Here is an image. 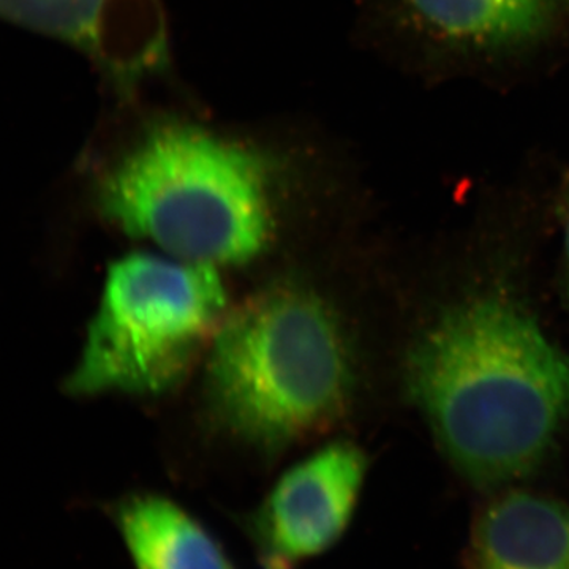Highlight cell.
<instances>
[{
    "label": "cell",
    "instance_id": "5",
    "mask_svg": "<svg viewBox=\"0 0 569 569\" xmlns=\"http://www.w3.org/2000/svg\"><path fill=\"white\" fill-rule=\"evenodd\" d=\"M367 473L365 452L346 441L288 468L242 520L263 569H301L339 545L353 520Z\"/></svg>",
    "mask_w": 569,
    "mask_h": 569
},
{
    "label": "cell",
    "instance_id": "10",
    "mask_svg": "<svg viewBox=\"0 0 569 569\" xmlns=\"http://www.w3.org/2000/svg\"><path fill=\"white\" fill-rule=\"evenodd\" d=\"M103 0H0V17L88 47Z\"/></svg>",
    "mask_w": 569,
    "mask_h": 569
},
{
    "label": "cell",
    "instance_id": "1",
    "mask_svg": "<svg viewBox=\"0 0 569 569\" xmlns=\"http://www.w3.org/2000/svg\"><path fill=\"white\" fill-rule=\"evenodd\" d=\"M408 387L443 451L478 486L529 475L569 417V358L519 307L449 310L408 358Z\"/></svg>",
    "mask_w": 569,
    "mask_h": 569
},
{
    "label": "cell",
    "instance_id": "7",
    "mask_svg": "<svg viewBox=\"0 0 569 569\" xmlns=\"http://www.w3.org/2000/svg\"><path fill=\"white\" fill-rule=\"evenodd\" d=\"M473 569H569V507L527 492L498 497L471 533Z\"/></svg>",
    "mask_w": 569,
    "mask_h": 569
},
{
    "label": "cell",
    "instance_id": "4",
    "mask_svg": "<svg viewBox=\"0 0 569 569\" xmlns=\"http://www.w3.org/2000/svg\"><path fill=\"white\" fill-rule=\"evenodd\" d=\"M219 268L134 252L108 268L80 361L74 396H156L186 378L227 310Z\"/></svg>",
    "mask_w": 569,
    "mask_h": 569
},
{
    "label": "cell",
    "instance_id": "2",
    "mask_svg": "<svg viewBox=\"0 0 569 569\" xmlns=\"http://www.w3.org/2000/svg\"><path fill=\"white\" fill-rule=\"evenodd\" d=\"M284 167L272 149L159 119L104 171L96 201L123 233L176 260L244 264L272 241Z\"/></svg>",
    "mask_w": 569,
    "mask_h": 569
},
{
    "label": "cell",
    "instance_id": "11",
    "mask_svg": "<svg viewBox=\"0 0 569 569\" xmlns=\"http://www.w3.org/2000/svg\"><path fill=\"white\" fill-rule=\"evenodd\" d=\"M563 228H565V247H567V257L569 263V186L563 198Z\"/></svg>",
    "mask_w": 569,
    "mask_h": 569
},
{
    "label": "cell",
    "instance_id": "3",
    "mask_svg": "<svg viewBox=\"0 0 569 569\" xmlns=\"http://www.w3.org/2000/svg\"><path fill=\"white\" fill-rule=\"evenodd\" d=\"M350 353L320 296L280 284L223 318L211 340L208 392L231 432L277 452L342 417Z\"/></svg>",
    "mask_w": 569,
    "mask_h": 569
},
{
    "label": "cell",
    "instance_id": "8",
    "mask_svg": "<svg viewBox=\"0 0 569 569\" xmlns=\"http://www.w3.org/2000/svg\"><path fill=\"white\" fill-rule=\"evenodd\" d=\"M110 518L134 569H238L222 542L171 498L129 493Z\"/></svg>",
    "mask_w": 569,
    "mask_h": 569
},
{
    "label": "cell",
    "instance_id": "6",
    "mask_svg": "<svg viewBox=\"0 0 569 569\" xmlns=\"http://www.w3.org/2000/svg\"><path fill=\"white\" fill-rule=\"evenodd\" d=\"M432 51L489 59L533 50L569 26V0H385Z\"/></svg>",
    "mask_w": 569,
    "mask_h": 569
},
{
    "label": "cell",
    "instance_id": "9",
    "mask_svg": "<svg viewBox=\"0 0 569 569\" xmlns=\"http://www.w3.org/2000/svg\"><path fill=\"white\" fill-rule=\"evenodd\" d=\"M89 51L116 89L129 96L168 63L167 24L160 0H103Z\"/></svg>",
    "mask_w": 569,
    "mask_h": 569
}]
</instances>
